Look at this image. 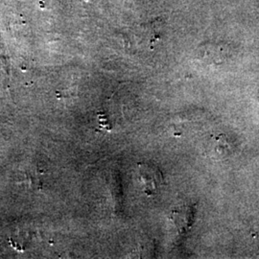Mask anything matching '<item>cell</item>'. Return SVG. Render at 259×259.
<instances>
[{
    "instance_id": "1",
    "label": "cell",
    "mask_w": 259,
    "mask_h": 259,
    "mask_svg": "<svg viewBox=\"0 0 259 259\" xmlns=\"http://www.w3.org/2000/svg\"><path fill=\"white\" fill-rule=\"evenodd\" d=\"M138 178L142 191L147 195H156L163 183V177L156 165L140 162L138 164Z\"/></svg>"
},
{
    "instance_id": "2",
    "label": "cell",
    "mask_w": 259,
    "mask_h": 259,
    "mask_svg": "<svg viewBox=\"0 0 259 259\" xmlns=\"http://www.w3.org/2000/svg\"><path fill=\"white\" fill-rule=\"evenodd\" d=\"M98 117H99V123L101 124V126H103L104 128H106L107 130H111V126L108 123V118L105 115V113H102V114L98 113Z\"/></svg>"
}]
</instances>
